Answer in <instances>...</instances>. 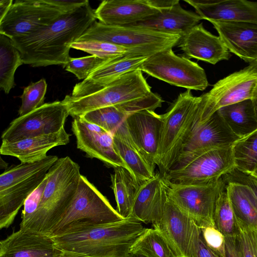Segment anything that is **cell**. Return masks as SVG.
Returning <instances> with one entry per match:
<instances>
[{"label": "cell", "instance_id": "1", "mask_svg": "<svg viewBox=\"0 0 257 257\" xmlns=\"http://www.w3.org/2000/svg\"><path fill=\"white\" fill-rule=\"evenodd\" d=\"M89 3L63 13L49 25L26 37L11 40L24 64L42 67L67 64L72 44L96 21Z\"/></svg>", "mask_w": 257, "mask_h": 257}, {"label": "cell", "instance_id": "2", "mask_svg": "<svg viewBox=\"0 0 257 257\" xmlns=\"http://www.w3.org/2000/svg\"><path fill=\"white\" fill-rule=\"evenodd\" d=\"M145 229L132 218L99 224L77 221L51 237L63 251L89 257H128L132 244Z\"/></svg>", "mask_w": 257, "mask_h": 257}, {"label": "cell", "instance_id": "3", "mask_svg": "<svg viewBox=\"0 0 257 257\" xmlns=\"http://www.w3.org/2000/svg\"><path fill=\"white\" fill-rule=\"evenodd\" d=\"M81 175L80 167L69 157L59 158L47 174V181L36 211L20 229L50 236L73 202Z\"/></svg>", "mask_w": 257, "mask_h": 257}, {"label": "cell", "instance_id": "4", "mask_svg": "<svg viewBox=\"0 0 257 257\" xmlns=\"http://www.w3.org/2000/svg\"><path fill=\"white\" fill-rule=\"evenodd\" d=\"M203 106L202 95L194 96L191 90L180 93L168 111L162 114L157 166L164 177L196 127Z\"/></svg>", "mask_w": 257, "mask_h": 257}, {"label": "cell", "instance_id": "5", "mask_svg": "<svg viewBox=\"0 0 257 257\" xmlns=\"http://www.w3.org/2000/svg\"><path fill=\"white\" fill-rule=\"evenodd\" d=\"M55 155L33 163L12 165L0 176V228L14 222L27 199L42 183L50 168L58 160Z\"/></svg>", "mask_w": 257, "mask_h": 257}, {"label": "cell", "instance_id": "6", "mask_svg": "<svg viewBox=\"0 0 257 257\" xmlns=\"http://www.w3.org/2000/svg\"><path fill=\"white\" fill-rule=\"evenodd\" d=\"M151 91L139 69L130 72L102 87L85 90L75 96L67 95L62 100L69 115L81 117L100 108L121 104L143 97Z\"/></svg>", "mask_w": 257, "mask_h": 257}, {"label": "cell", "instance_id": "7", "mask_svg": "<svg viewBox=\"0 0 257 257\" xmlns=\"http://www.w3.org/2000/svg\"><path fill=\"white\" fill-rule=\"evenodd\" d=\"M181 36L131 26H110L95 21L77 40H95L128 49L139 56L149 57L173 48Z\"/></svg>", "mask_w": 257, "mask_h": 257}, {"label": "cell", "instance_id": "8", "mask_svg": "<svg viewBox=\"0 0 257 257\" xmlns=\"http://www.w3.org/2000/svg\"><path fill=\"white\" fill-rule=\"evenodd\" d=\"M139 70L171 85L187 90L202 91L209 84L203 68L187 57L175 54L172 48L148 57Z\"/></svg>", "mask_w": 257, "mask_h": 257}, {"label": "cell", "instance_id": "9", "mask_svg": "<svg viewBox=\"0 0 257 257\" xmlns=\"http://www.w3.org/2000/svg\"><path fill=\"white\" fill-rule=\"evenodd\" d=\"M164 182L169 199L199 227H215L213 215L216 202L226 185L222 177L211 182L199 185Z\"/></svg>", "mask_w": 257, "mask_h": 257}, {"label": "cell", "instance_id": "10", "mask_svg": "<svg viewBox=\"0 0 257 257\" xmlns=\"http://www.w3.org/2000/svg\"><path fill=\"white\" fill-rule=\"evenodd\" d=\"M123 219L106 197L85 176L81 175L75 197L53 229L50 237L55 236L71 223L77 221L99 224Z\"/></svg>", "mask_w": 257, "mask_h": 257}, {"label": "cell", "instance_id": "11", "mask_svg": "<svg viewBox=\"0 0 257 257\" xmlns=\"http://www.w3.org/2000/svg\"><path fill=\"white\" fill-rule=\"evenodd\" d=\"M232 146L204 152L162 178L166 182L180 185H199L217 180L235 169Z\"/></svg>", "mask_w": 257, "mask_h": 257}, {"label": "cell", "instance_id": "12", "mask_svg": "<svg viewBox=\"0 0 257 257\" xmlns=\"http://www.w3.org/2000/svg\"><path fill=\"white\" fill-rule=\"evenodd\" d=\"M68 115L63 101L45 103L12 120L2 134V141L13 142L58 132L64 127Z\"/></svg>", "mask_w": 257, "mask_h": 257}, {"label": "cell", "instance_id": "13", "mask_svg": "<svg viewBox=\"0 0 257 257\" xmlns=\"http://www.w3.org/2000/svg\"><path fill=\"white\" fill-rule=\"evenodd\" d=\"M63 13L43 0H17L0 22V34L11 40L21 38L49 25Z\"/></svg>", "mask_w": 257, "mask_h": 257}, {"label": "cell", "instance_id": "14", "mask_svg": "<svg viewBox=\"0 0 257 257\" xmlns=\"http://www.w3.org/2000/svg\"><path fill=\"white\" fill-rule=\"evenodd\" d=\"M256 84L257 73L248 66L218 80L203 94L204 104L198 125L224 106L251 99Z\"/></svg>", "mask_w": 257, "mask_h": 257}, {"label": "cell", "instance_id": "15", "mask_svg": "<svg viewBox=\"0 0 257 257\" xmlns=\"http://www.w3.org/2000/svg\"><path fill=\"white\" fill-rule=\"evenodd\" d=\"M239 139L230 130L217 111L206 121L197 125L168 172L180 168L204 152L232 146Z\"/></svg>", "mask_w": 257, "mask_h": 257}, {"label": "cell", "instance_id": "16", "mask_svg": "<svg viewBox=\"0 0 257 257\" xmlns=\"http://www.w3.org/2000/svg\"><path fill=\"white\" fill-rule=\"evenodd\" d=\"M153 227L161 232L178 257L194 256L201 228L168 197L161 220Z\"/></svg>", "mask_w": 257, "mask_h": 257}, {"label": "cell", "instance_id": "17", "mask_svg": "<svg viewBox=\"0 0 257 257\" xmlns=\"http://www.w3.org/2000/svg\"><path fill=\"white\" fill-rule=\"evenodd\" d=\"M71 130L76 139L77 148L87 157L97 159L108 167H122L127 170L115 149L111 134L80 117L74 118Z\"/></svg>", "mask_w": 257, "mask_h": 257}, {"label": "cell", "instance_id": "18", "mask_svg": "<svg viewBox=\"0 0 257 257\" xmlns=\"http://www.w3.org/2000/svg\"><path fill=\"white\" fill-rule=\"evenodd\" d=\"M167 198L164 181L157 172L139 186L128 218L157 225L161 220Z\"/></svg>", "mask_w": 257, "mask_h": 257}, {"label": "cell", "instance_id": "19", "mask_svg": "<svg viewBox=\"0 0 257 257\" xmlns=\"http://www.w3.org/2000/svg\"><path fill=\"white\" fill-rule=\"evenodd\" d=\"M127 129L153 169L157 166L162 115L144 110L130 114L125 119Z\"/></svg>", "mask_w": 257, "mask_h": 257}, {"label": "cell", "instance_id": "20", "mask_svg": "<svg viewBox=\"0 0 257 257\" xmlns=\"http://www.w3.org/2000/svg\"><path fill=\"white\" fill-rule=\"evenodd\" d=\"M202 20L257 24V2L247 0H184Z\"/></svg>", "mask_w": 257, "mask_h": 257}, {"label": "cell", "instance_id": "21", "mask_svg": "<svg viewBox=\"0 0 257 257\" xmlns=\"http://www.w3.org/2000/svg\"><path fill=\"white\" fill-rule=\"evenodd\" d=\"M178 46L189 58L213 65L230 57V52L220 38L207 31L202 23L196 25L181 37Z\"/></svg>", "mask_w": 257, "mask_h": 257}, {"label": "cell", "instance_id": "22", "mask_svg": "<svg viewBox=\"0 0 257 257\" xmlns=\"http://www.w3.org/2000/svg\"><path fill=\"white\" fill-rule=\"evenodd\" d=\"M63 251L52 237L20 229L0 241V257H59Z\"/></svg>", "mask_w": 257, "mask_h": 257}, {"label": "cell", "instance_id": "23", "mask_svg": "<svg viewBox=\"0 0 257 257\" xmlns=\"http://www.w3.org/2000/svg\"><path fill=\"white\" fill-rule=\"evenodd\" d=\"M210 23L230 52L248 63L257 58V24L225 21Z\"/></svg>", "mask_w": 257, "mask_h": 257}, {"label": "cell", "instance_id": "24", "mask_svg": "<svg viewBox=\"0 0 257 257\" xmlns=\"http://www.w3.org/2000/svg\"><path fill=\"white\" fill-rule=\"evenodd\" d=\"M70 134L65 127L60 131L48 135L27 138L18 141H2L1 154L17 158L21 163H30L41 161L47 157L51 149L68 144Z\"/></svg>", "mask_w": 257, "mask_h": 257}, {"label": "cell", "instance_id": "25", "mask_svg": "<svg viewBox=\"0 0 257 257\" xmlns=\"http://www.w3.org/2000/svg\"><path fill=\"white\" fill-rule=\"evenodd\" d=\"M160 11L147 0H105L94 13L96 19L102 24L123 26L142 21Z\"/></svg>", "mask_w": 257, "mask_h": 257}, {"label": "cell", "instance_id": "26", "mask_svg": "<svg viewBox=\"0 0 257 257\" xmlns=\"http://www.w3.org/2000/svg\"><path fill=\"white\" fill-rule=\"evenodd\" d=\"M202 20L196 13L184 9L178 3L142 21L127 26L182 37Z\"/></svg>", "mask_w": 257, "mask_h": 257}, {"label": "cell", "instance_id": "27", "mask_svg": "<svg viewBox=\"0 0 257 257\" xmlns=\"http://www.w3.org/2000/svg\"><path fill=\"white\" fill-rule=\"evenodd\" d=\"M148 57L128 54L109 59L87 78L76 84L71 95L75 96L88 89L104 86L126 73L138 70Z\"/></svg>", "mask_w": 257, "mask_h": 257}, {"label": "cell", "instance_id": "28", "mask_svg": "<svg viewBox=\"0 0 257 257\" xmlns=\"http://www.w3.org/2000/svg\"><path fill=\"white\" fill-rule=\"evenodd\" d=\"M115 149L138 185L152 178L155 169L131 137L125 121L113 134Z\"/></svg>", "mask_w": 257, "mask_h": 257}, {"label": "cell", "instance_id": "29", "mask_svg": "<svg viewBox=\"0 0 257 257\" xmlns=\"http://www.w3.org/2000/svg\"><path fill=\"white\" fill-rule=\"evenodd\" d=\"M217 111L230 130L240 139L257 131V116L250 99L224 106Z\"/></svg>", "mask_w": 257, "mask_h": 257}, {"label": "cell", "instance_id": "30", "mask_svg": "<svg viewBox=\"0 0 257 257\" xmlns=\"http://www.w3.org/2000/svg\"><path fill=\"white\" fill-rule=\"evenodd\" d=\"M111 174V187L116 202V211L124 219L130 215L139 185L125 168H113Z\"/></svg>", "mask_w": 257, "mask_h": 257}, {"label": "cell", "instance_id": "31", "mask_svg": "<svg viewBox=\"0 0 257 257\" xmlns=\"http://www.w3.org/2000/svg\"><path fill=\"white\" fill-rule=\"evenodd\" d=\"M226 184V190L236 219L257 227V207L247 188L237 183Z\"/></svg>", "mask_w": 257, "mask_h": 257}, {"label": "cell", "instance_id": "32", "mask_svg": "<svg viewBox=\"0 0 257 257\" xmlns=\"http://www.w3.org/2000/svg\"><path fill=\"white\" fill-rule=\"evenodd\" d=\"M23 64L21 53L11 40L0 34V87L5 93L14 87L15 73Z\"/></svg>", "mask_w": 257, "mask_h": 257}, {"label": "cell", "instance_id": "33", "mask_svg": "<svg viewBox=\"0 0 257 257\" xmlns=\"http://www.w3.org/2000/svg\"><path fill=\"white\" fill-rule=\"evenodd\" d=\"M130 252L148 257H178L161 232L157 228H145L130 247Z\"/></svg>", "mask_w": 257, "mask_h": 257}, {"label": "cell", "instance_id": "34", "mask_svg": "<svg viewBox=\"0 0 257 257\" xmlns=\"http://www.w3.org/2000/svg\"><path fill=\"white\" fill-rule=\"evenodd\" d=\"M232 148L235 169L251 175L257 168V131L237 140Z\"/></svg>", "mask_w": 257, "mask_h": 257}, {"label": "cell", "instance_id": "35", "mask_svg": "<svg viewBox=\"0 0 257 257\" xmlns=\"http://www.w3.org/2000/svg\"><path fill=\"white\" fill-rule=\"evenodd\" d=\"M128 115L119 105H116L89 111L80 117L113 135Z\"/></svg>", "mask_w": 257, "mask_h": 257}, {"label": "cell", "instance_id": "36", "mask_svg": "<svg viewBox=\"0 0 257 257\" xmlns=\"http://www.w3.org/2000/svg\"><path fill=\"white\" fill-rule=\"evenodd\" d=\"M213 220L215 227L224 236L239 234L235 216L226 188L219 194L216 200Z\"/></svg>", "mask_w": 257, "mask_h": 257}, {"label": "cell", "instance_id": "37", "mask_svg": "<svg viewBox=\"0 0 257 257\" xmlns=\"http://www.w3.org/2000/svg\"><path fill=\"white\" fill-rule=\"evenodd\" d=\"M71 48L83 51L104 60L128 54L137 56L133 51L128 49L95 40H77L72 44Z\"/></svg>", "mask_w": 257, "mask_h": 257}, {"label": "cell", "instance_id": "38", "mask_svg": "<svg viewBox=\"0 0 257 257\" xmlns=\"http://www.w3.org/2000/svg\"><path fill=\"white\" fill-rule=\"evenodd\" d=\"M47 88V84L44 78L24 88L20 97L22 104L18 111L19 116L24 115L44 104Z\"/></svg>", "mask_w": 257, "mask_h": 257}, {"label": "cell", "instance_id": "39", "mask_svg": "<svg viewBox=\"0 0 257 257\" xmlns=\"http://www.w3.org/2000/svg\"><path fill=\"white\" fill-rule=\"evenodd\" d=\"M108 60L102 59L94 55L79 58L70 57L64 68L66 71L74 74L78 79L85 80L92 72Z\"/></svg>", "mask_w": 257, "mask_h": 257}, {"label": "cell", "instance_id": "40", "mask_svg": "<svg viewBox=\"0 0 257 257\" xmlns=\"http://www.w3.org/2000/svg\"><path fill=\"white\" fill-rule=\"evenodd\" d=\"M236 222L244 257H257V227Z\"/></svg>", "mask_w": 257, "mask_h": 257}, {"label": "cell", "instance_id": "41", "mask_svg": "<svg viewBox=\"0 0 257 257\" xmlns=\"http://www.w3.org/2000/svg\"><path fill=\"white\" fill-rule=\"evenodd\" d=\"M226 183H237L244 185L250 192L257 207V181L251 175L236 169L222 176Z\"/></svg>", "mask_w": 257, "mask_h": 257}, {"label": "cell", "instance_id": "42", "mask_svg": "<svg viewBox=\"0 0 257 257\" xmlns=\"http://www.w3.org/2000/svg\"><path fill=\"white\" fill-rule=\"evenodd\" d=\"M207 245L222 257H225L224 235L214 227L201 228Z\"/></svg>", "mask_w": 257, "mask_h": 257}, {"label": "cell", "instance_id": "43", "mask_svg": "<svg viewBox=\"0 0 257 257\" xmlns=\"http://www.w3.org/2000/svg\"><path fill=\"white\" fill-rule=\"evenodd\" d=\"M47 181V176L40 186L27 199L22 213L20 226L24 225L36 211Z\"/></svg>", "mask_w": 257, "mask_h": 257}, {"label": "cell", "instance_id": "44", "mask_svg": "<svg viewBox=\"0 0 257 257\" xmlns=\"http://www.w3.org/2000/svg\"><path fill=\"white\" fill-rule=\"evenodd\" d=\"M224 237L225 257H244L238 234Z\"/></svg>", "mask_w": 257, "mask_h": 257}, {"label": "cell", "instance_id": "45", "mask_svg": "<svg viewBox=\"0 0 257 257\" xmlns=\"http://www.w3.org/2000/svg\"><path fill=\"white\" fill-rule=\"evenodd\" d=\"M63 13L72 12L89 3L87 0H43Z\"/></svg>", "mask_w": 257, "mask_h": 257}, {"label": "cell", "instance_id": "46", "mask_svg": "<svg viewBox=\"0 0 257 257\" xmlns=\"http://www.w3.org/2000/svg\"><path fill=\"white\" fill-rule=\"evenodd\" d=\"M194 257L222 256L207 245L203 238L201 231L196 243Z\"/></svg>", "mask_w": 257, "mask_h": 257}, {"label": "cell", "instance_id": "47", "mask_svg": "<svg viewBox=\"0 0 257 257\" xmlns=\"http://www.w3.org/2000/svg\"><path fill=\"white\" fill-rule=\"evenodd\" d=\"M147 2L151 7L159 11L169 9L180 3L178 0H147Z\"/></svg>", "mask_w": 257, "mask_h": 257}, {"label": "cell", "instance_id": "48", "mask_svg": "<svg viewBox=\"0 0 257 257\" xmlns=\"http://www.w3.org/2000/svg\"><path fill=\"white\" fill-rule=\"evenodd\" d=\"M13 3V0H1L0 1V22L7 15Z\"/></svg>", "mask_w": 257, "mask_h": 257}, {"label": "cell", "instance_id": "49", "mask_svg": "<svg viewBox=\"0 0 257 257\" xmlns=\"http://www.w3.org/2000/svg\"><path fill=\"white\" fill-rule=\"evenodd\" d=\"M59 257H89L86 255L74 252L63 251Z\"/></svg>", "mask_w": 257, "mask_h": 257}, {"label": "cell", "instance_id": "50", "mask_svg": "<svg viewBox=\"0 0 257 257\" xmlns=\"http://www.w3.org/2000/svg\"><path fill=\"white\" fill-rule=\"evenodd\" d=\"M251 100L252 101L255 113L257 116V84L253 91Z\"/></svg>", "mask_w": 257, "mask_h": 257}, {"label": "cell", "instance_id": "51", "mask_svg": "<svg viewBox=\"0 0 257 257\" xmlns=\"http://www.w3.org/2000/svg\"><path fill=\"white\" fill-rule=\"evenodd\" d=\"M247 66L257 73V58L253 61L249 63V65Z\"/></svg>", "mask_w": 257, "mask_h": 257}, {"label": "cell", "instance_id": "52", "mask_svg": "<svg viewBox=\"0 0 257 257\" xmlns=\"http://www.w3.org/2000/svg\"><path fill=\"white\" fill-rule=\"evenodd\" d=\"M128 257H148L143 254L138 252H130Z\"/></svg>", "mask_w": 257, "mask_h": 257}, {"label": "cell", "instance_id": "53", "mask_svg": "<svg viewBox=\"0 0 257 257\" xmlns=\"http://www.w3.org/2000/svg\"><path fill=\"white\" fill-rule=\"evenodd\" d=\"M251 175L254 178L257 179V168H256L254 172L251 175Z\"/></svg>", "mask_w": 257, "mask_h": 257}, {"label": "cell", "instance_id": "54", "mask_svg": "<svg viewBox=\"0 0 257 257\" xmlns=\"http://www.w3.org/2000/svg\"><path fill=\"white\" fill-rule=\"evenodd\" d=\"M256 180L257 181V180L256 179Z\"/></svg>", "mask_w": 257, "mask_h": 257}]
</instances>
